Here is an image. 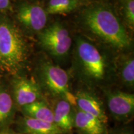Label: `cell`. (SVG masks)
<instances>
[{"label": "cell", "instance_id": "cell-21", "mask_svg": "<svg viewBox=\"0 0 134 134\" xmlns=\"http://www.w3.org/2000/svg\"><path fill=\"white\" fill-rule=\"evenodd\" d=\"M65 134H69V133H65Z\"/></svg>", "mask_w": 134, "mask_h": 134}, {"label": "cell", "instance_id": "cell-6", "mask_svg": "<svg viewBox=\"0 0 134 134\" xmlns=\"http://www.w3.org/2000/svg\"><path fill=\"white\" fill-rule=\"evenodd\" d=\"M107 104L110 114L115 120L127 122L132 119L134 114L133 94L121 91L106 93Z\"/></svg>", "mask_w": 134, "mask_h": 134}, {"label": "cell", "instance_id": "cell-19", "mask_svg": "<svg viewBox=\"0 0 134 134\" xmlns=\"http://www.w3.org/2000/svg\"><path fill=\"white\" fill-rule=\"evenodd\" d=\"M115 134H133V133L130 130L124 129V130H120L119 132H117V133H115Z\"/></svg>", "mask_w": 134, "mask_h": 134}, {"label": "cell", "instance_id": "cell-3", "mask_svg": "<svg viewBox=\"0 0 134 134\" xmlns=\"http://www.w3.org/2000/svg\"><path fill=\"white\" fill-rule=\"evenodd\" d=\"M40 85L51 96L62 99L76 106L75 95L70 90L69 76L61 67L50 63H45L40 67Z\"/></svg>", "mask_w": 134, "mask_h": 134}, {"label": "cell", "instance_id": "cell-4", "mask_svg": "<svg viewBox=\"0 0 134 134\" xmlns=\"http://www.w3.org/2000/svg\"><path fill=\"white\" fill-rule=\"evenodd\" d=\"M77 51L86 76L96 81L103 80L105 73V62L96 47L88 41L80 38L77 43Z\"/></svg>", "mask_w": 134, "mask_h": 134}, {"label": "cell", "instance_id": "cell-17", "mask_svg": "<svg viewBox=\"0 0 134 134\" xmlns=\"http://www.w3.org/2000/svg\"><path fill=\"white\" fill-rule=\"evenodd\" d=\"M122 11L124 18L131 29L134 27V0H122Z\"/></svg>", "mask_w": 134, "mask_h": 134}, {"label": "cell", "instance_id": "cell-11", "mask_svg": "<svg viewBox=\"0 0 134 134\" xmlns=\"http://www.w3.org/2000/svg\"><path fill=\"white\" fill-rule=\"evenodd\" d=\"M69 102L59 99L53 110V123L65 133H70L74 129L75 110Z\"/></svg>", "mask_w": 134, "mask_h": 134}, {"label": "cell", "instance_id": "cell-13", "mask_svg": "<svg viewBox=\"0 0 134 134\" xmlns=\"http://www.w3.org/2000/svg\"><path fill=\"white\" fill-rule=\"evenodd\" d=\"M14 100L7 88L0 86V131L7 129L15 114Z\"/></svg>", "mask_w": 134, "mask_h": 134}, {"label": "cell", "instance_id": "cell-12", "mask_svg": "<svg viewBox=\"0 0 134 134\" xmlns=\"http://www.w3.org/2000/svg\"><path fill=\"white\" fill-rule=\"evenodd\" d=\"M18 129L22 134H65L55 124L26 116L19 120Z\"/></svg>", "mask_w": 134, "mask_h": 134}, {"label": "cell", "instance_id": "cell-5", "mask_svg": "<svg viewBox=\"0 0 134 134\" xmlns=\"http://www.w3.org/2000/svg\"><path fill=\"white\" fill-rule=\"evenodd\" d=\"M40 43L48 52L56 57L66 55L71 46L69 32L62 24L55 23L39 34Z\"/></svg>", "mask_w": 134, "mask_h": 134}, {"label": "cell", "instance_id": "cell-1", "mask_svg": "<svg viewBox=\"0 0 134 134\" xmlns=\"http://www.w3.org/2000/svg\"><path fill=\"white\" fill-rule=\"evenodd\" d=\"M28 52L27 43L16 25L0 16V69L17 75L26 64Z\"/></svg>", "mask_w": 134, "mask_h": 134}, {"label": "cell", "instance_id": "cell-7", "mask_svg": "<svg viewBox=\"0 0 134 134\" xmlns=\"http://www.w3.org/2000/svg\"><path fill=\"white\" fill-rule=\"evenodd\" d=\"M13 98L20 108L42 99L40 85L32 79L16 76L12 83Z\"/></svg>", "mask_w": 134, "mask_h": 134}, {"label": "cell", "instance_id": "cell-18", "mask_svg": "<svg viewBox=\"0 0 134 134\" xmlns=\"http://www.w3.org/2000/svg\"><path fill=\"white\" fill-rule=\"evenodd\" d=\"M10 0H0V12H6L11 9Z\"/></svg>", "mask_w": 134, "mask_h": 134}, {"label": "cell", "instance_id": "cell-2", "mask_svg": "<svg viewBox=\"0 0 134 134\" xmlns=\"http://www.w3.org/2000/svg\"><path fill=\"white\" fill-rule=\"evenodd\" d=\"M83 18L88 29L105 42L120 49L130 46L125 27L111 10L102 6H92L85 11Z\"/></svg>", "mask_w": 134, "mask_h": 134}, {"label": "cell", "instance_id": "cell-8", "mask_svg": "<svg viewBox=\"0 0 134 134\" xmlns=\"http://www.w3.org/2000/svg\"><path fill=\"white\" fill-rule=\"evenodd\" d=\"M16 18L26 29L32 32H40L46 26L48 13L38 5L23 4L17 10Z\"/></svg>", "mask_w": 134, "mask_h": 134}, {"label": "cell", "instance_id": "cell-9", "mask_svg": "<svg viewBox=\"0 0 134 134\" xmlns=\"http://www.w3.org/2000/svg\"><path fill=\"white\" fill-rule=\"evenodd\" d=\"M75 97L78 109L96 117L105 124H108V118L103 104L96 95L88 91H80Z\"/></svg>", "mask_w": 134, "mask_h": 134}, {"label": "cell", "instance_id": "cell-15", "mask_svg": "<svg viewBox=\"0 0 134 134\" xmlns=\"http://www.w3.org/2000/svg\"><path fill=\"white\" fill-rule=\"evenodd\" d=\"M78 0H50L47 12L51 14H62L70 13L78 6Z\"/></svg>", "mask_w": 134, "mask_h": 134}, {"label": "cell", "instance_id": "cell-10", "mask_svg": "<svg viewBox=\"0 0 134 134\" xmlns=\"http://www.w3.org/2000/svg\"><path fill=\"white\" fill-rule=\"evenodd\" d=\"M74 129L79 134H108L107 124L78 108L75 110Z\"/></svg>", "mask_w": 134, "mask_h": 134}, {"label": "cell", "instance_id": "cell-20", "mask_svg": "<svg viewBox=\"0 0 134 134\" xmlns=\"http://www.w3.org/2000/svg\"><path fill=\"white\" fill-rule=\"evenodd\" d=\"M0 134H22L20 133H16V132L12 131V130H4L2 131H0Z\"/></svg>", "mask_w": 134, "mask_h": 134}, {"label": "cell", "instance_id": "cell-16", "mask_svg": "<svg viewBox=\"0 0 134 134\" xmlns=\"http://www.w3.org/2000/svg\"><path fill=\"white\" fill-rule=\"evenodd\" d=\"M120 77L125 86L133 88L134 85V60L130 57L124 62L120 70Z\"/></svg>", "mask_w": 134, "mask_h": 134}, {"label": "cell", "instance_id": "cell-14", "mask_svg": "<svg viewBox=\"0 0 134 134\" xmlns=\"http://www.w3.org/2000/svg\"><path fill=\"white\" fill-rule=\"evenodd\" d=\"M21 108L24 116L53 123V110L42 99Z\"/></svg>", "mask_w": 134, "mask_h": 134}]
</instances>
